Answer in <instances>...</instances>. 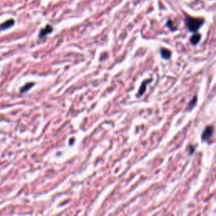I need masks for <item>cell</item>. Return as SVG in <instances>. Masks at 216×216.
Listing matches in <instances>:
<instances>
[{
  "label": "cell",
  "instance_id": "cell-1",
  "mask_svg": "<svg viewBox=\"0 0 216 216\" xmlns=\"http://www.w3.org/2000/svg\"><path fill=\"white\" fill-rule=\"evenodd\" d=\"M204 23V20L201 18H193L192 16L187 15L185 17V24L188 27V31L192 33H196L199 29L202 27Z\"/></svg>",
  "mask_w": 216,
  "mask_h": 216
},
{
  "label": "cell",
  "instance_id": "cell-2",
  "mask_svg": "<svg viewBox=\"0 0 216 216\" xmlns=\"http://www.w3.org/2000/svg\"><path fill=\"white\" fill-rule=\"evenodd\" d=\"M213 133H214V127L213 126H207L205 129L203 130V132L201 139H202L203 141L206 142V141L209 140V139L212 137Z\"/></svg>",
  "mask_w": 216,
  "mask_h": 216
},
{
  "label": "cell",
  "instance_id": "cell-3",
  "mask_svg": "<svg viewBox=\"0 0 216 216\" xmlns=\"http://www.w3.org/2000/svg\"><path fill=\"white\" fill-rule=\"evenodd\" d=\"M52 25H50V24H47L45 28L42 29V30L40 31V32H39V35H38L39 38L40 39L44 38L46 35H47L48 34H50V33H52Z\"/></svg>",
  "mask_w": 216,
  "mask_h": 216
},
{
  "label": "cell",
  "instance_id": "cell-4",
  "mask_svg": "<svg viewBox=\"0 0 216 216\" xmlns=\"http://www.w3.org/2000/svg\"><path fill=\"white\" fill-rule=\"evenodd\" d=\"M151 81H152V79H150V80H146L144 82L142 83V84L140 85L138 95H137V97H140V96H142V95L145 93V91H146V85L148 84H150Z\"/></svg>",
  "mask_w": 216,
  "mask_h": 216
},
{
  "label": "cell",
  "instance_id": "cell-5",
  "mask_svg": "<svg viewBox=\"0 0 216 216\" xmlns=\"http://www.w3.org/2000/svg\"><path fill=\"white\" fill-rule=\"evenodd\" d=\"M14 24V20H12V19H11V20H8L7 21H5V22H4V23H2V24H0V32H2V31H6L8 29L11 28Z\"/></svg>",
  "mask_w": 216,
  "mask_h": 216
},
{
  "label": "cell",
  "instance_id": "cell-6",
  "mask_svg": "<svg viewBox=\"0 0 216 216\" xmlns=\"http://www.w3.org/2000/svg\"><path fill=\"white\" fill-rule=\"evenodd\" d=\"M160 55L164 58V59L167 60L169 58H171V52L170 50H168L166 48L160 49Z\"/></svg>",
  "mask_w": 216,
  "mask_h": 216
},
{
  "label": "cell",
  "instance_id": "cell-7",
  "mask_svg": "<svg viewBox=\"0 0 216 216\" xmlns=\"http://www.w3.org/2000/svg\"><path fill=\"white\" fill-rule=\"evenodd\" d=\"M200 40H201V35H199V34L195 33V34H194V35H192V37L190 38V42H191V44H192V45L195 46L200 42Z\"/></svg>",
  "mask_w": 216,
  "mask_h": 216
},
{
  "label": "cell",
  "instance_id": "cell-8",
  "mask_svg": "<svg viewBox=\"0 0 216 216\" xmlns=\"http://www.w3.org/2000/svg\"><path fill=\"white\" fill-rule=\"evenodd\" d=\"M34 83H27L26 84H24V86H22L20 89V92L21 93H25L27 92L28 91H30L33 86H34Z\"/></svg>",
  "mask_w": 216,
  "mask_h": 216
},
{
  "label": "cell",
  "instance_id": "cell-9",
  "mask_svg": "<svg viewBox=\"0 0 216 216\" xmlns=\"http://www.w3.org/2000/svg\"><path fill=\"white\" fill-rule=\"evenodd\" d=\"M197 100H198V97L197 96H193V98H192V100H191V101L189 102V104H188V110H192V108L195 106L196 103H197Z\"/></svg>",
  "mask_w": 216,
  "mask_h": 216
},
{
  "label": "cell",
  "instance_id": "cell-10",
  "mask_svg": "<svg viewBox=\"0 0 216 216\" xmlns=\"http://www.w3.org/2000/svg\"><path fill=\"white\" fill-rule=\"evenodd\" d=\"M173 24V23H172V21H171V20H168L167 23H166V25H167L169 28L171 29V31H174L175 28L173 27V24Z\"/></svg>",
  "mask_w": 216,
  "mask_h": 216
},
{
  "label": "cell",
  "instance_id": "cell-11",
  "mask_svg": "<svg viewBox=\"0 0 216 216\" xmlns=\"http://www.w3.org/2000/svg\"><path fill=\"white\" fill-rule=\"evenodd\" d=\"M189 150H190V155H192V154L194 153V146L193 145H190L189 146V148H188Z\"/></svg>",
  "mask_w": 216,
  "mask_h": 216
}]
</instances>
